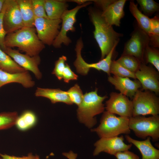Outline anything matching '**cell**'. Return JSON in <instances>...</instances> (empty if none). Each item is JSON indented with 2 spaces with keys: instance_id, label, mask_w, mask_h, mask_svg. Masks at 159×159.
Segmentation results:
<instances>
[{
  "instance_id": "cell-1",
  "label": "cell",
  "mask_w": 159,
  "mask_h": 159,
  "mask_svg": "<svg viewBox=\"0 0 159 159\" xmlns=\"http://www.w3.org/2000/svg\"><path fill=\"white\" fill-rule=\"evenodd\" d=\"M89 13L95 27L94 37L100 49L102 59L117 44L122 34L115 31L112 26L107 23L102 16L101 11L90 9Z\"/></svg>"
},
{
  "instance_id": "cell-2",
  "label": "cell",
  "mask_w": 159,
  "mask_h": 159,
  "mask_svg": "<svg viewBox=\"0 0 159 159\" xmlns=\"http://www.w3.org/2000/svg\"><path fill=\"white\" fill-rule=\"evenodd\" d=\"M6 47H17L19 51L31 57L39 55L45 48L39 39L34 27H23L7 34L4 41Z\"/></svg>"
},
{
  "instance_id": "cell-3",
  "label": "cell",
  "mask_w": 159,
  "mask_h": 159,
  "mask_svg": "<svg viewBox=\"0 0 159 159\" xmlns=\"http://www.w3.org/2000/svg\"><path fill=\"white\" fill-rule=\"evenodd\" d=\"M97 94V89L84 95L82 100L78 106L77 116L80 122L91 128L97 123L95 116L104 112L105 107L103 102L107 97Z\"/></svg>"
},
{
  "instance_id": "cell-4",
  "label": "cell",
  "mask_w": 159,
  "mask_h": 159,
  "mask_svg": "<svg viewBox=\"0 0 159 159\" xmlns=\"http://www.w3.org/2000/svg\"><path fill=\"white\" fill-rule=\"evenodd\" d=\"M129 117H117L107 111L103 112L100 124L97 128L92 129L100 138L118 136L121 134L130 133Z\"/></svg>"
},
{
  "instance_id": "cell-5",
  "label": "cell",
  "mask_w": 159,
  "mask_h": 159,
  "mask_svg": "<svg viewBox=\"0 0 159 159\" xmlns=\"http://www.w3.org/2000/svg\"><path fill=\"white\" fill-rule=\"evenodd\" d=\"M129 127L135 135L145 139L151 137L154 142L159 139V116L158 115L149 117L138 115L129 118Z\"/></svg>"
},
{
  "instance_id": "cell-6",
  "label": "cell",
  "mask_w": 159,
  "mask_h": 159,
  "mask_svg": "<svg viewBox=\"0 0 159 159\" xmlns=\"http://www.w3.org/2000/svg\"><path fill=\"white\" fill-rule=\"evenodd\" d=\"M132 101L133 106L132 116L148 115H156L159 113L158 98L152 92L138 90Z\"/></svg>"
},
{
  "instance_id": "cell-7",
  "label": "cell",
  "mask_w": 159,
  "mask_h": 159,
  "mask_svg": "<svg viewBox=\"0 0 159 159\" xmlns=\"http://www.w3.org/2000/svg\"><path fill=\"white\" fill-rule=\"evenodd\" d=\"M91 2L90 0L85 4L78 5L73 9L67 10L65 11L61 18L62 24L59 32L52 44L54 48H60L62 44L68 46L71 43V41L67 34L69 31L73 32L75 31L74 25L76 21V14L80 9L90 5Z\"/></svg>"
},
{
  "instance_id": "cell-8",
  "label": "cell",
  "mask_w": 159,
  "mask_h": 159,
  "mask_svg": "<svg viewBox=\"0 0 159 159\" xmlns=\"http://www.w3.org/2000/svg\"><path fill=\"white\" fill-rule=\"evenodd\" d=\"M62 21L61 19L35 17L34 27L38 38L44 44L52 45L59 32Z\"/></svg>"
},
{
  "instance_id": "cell-9",
  "label": "cell",
  "mask_w": 159,
  "mask_h": 159,
  "mask_svg": "<svg viewBox=\"0 0 159 159\" xmlns=\"http://www.w3.org/2000/svg\"><path fill=\"white\" fill-rule=\"evenodd\" d=\"M102 9L101 15L109 24L119 26L125 15L126 0H92Z\"/></svg>"
},
{
  "instance_id": "cell-10",
  "label": "cell",
  "mask_w": 159,
  "mask_h": 159,
  "mask_svg": "<svg viewBox=\"0 0 159 159\" xmlns=\"http://www.w3.org/2000/svg\"><path fill=\"white\" fill-rule=\"evenodd\" d=\"M149 41L148 35L138 25L125 43L123 54L134 56L143 63L145 51Z\"/></svg>"
},
{
  "instance_id": "cell-11",
  "label": "cell",
  "mask_w": 159,
  "mask_h": 159,
  "mask_svg": "<svg viewBox=\"0 0 159 159\" xmlns=\"http://www.w3.org/2000/svg\"><path fill=\"white\" fill-rule=\"evenodd\" d=\"M1 11L3 13V26L7 34L24 27L16 0H5Z\"/></svg>"
},
{
  "instance_id": "cell-12",
  "label": "cell",
  "mask_w": 159,
  "mask_h": 159,
  "mask_svg": "<svg viewBox=\"0 0 159 159\" xmlns=\"http://www.w3.org/2000/svg\"><path fill=\"white\" fill-rule=\"evenodd\" d=\"M106 105L107 111L110 113L129 118L132 116V100L120 93L111 92L110 98L106 102Z\"/></svg>"
},
{
  "instance_id": "cell-13",
  "label": "cell",
  "mask_w": 159,
  "mask_h": 159,
  "mask_svg": "<svg viewBox=\"0 0 159 159\" xmlns=\"http://www.w3.org/2000/svg\"><path fill=\"white\" fill-rule=\"evenodd\" d=\"M4 52L18 65L27 71L32 72L37 79L39 80L42 78V74L39 68L41 61L39 55L31 57L21 53L19 50L7 47Z\"/></svg>"
},
{
  "instance_id": "cell-14",
  "label": "cell",
  "mask_w": 159,
  "mask_h": 159,
  "mask_svg": "<svg viewBox=\"0 0 159 159\" xmlns=\"http://www.w3.org/2000/svg\"><path fill=\"white\" fill-rule=\"evenodd\" d=\"M124 140L122 135L120 137L100 138L94 144L95 148L93 155H97L101 152H104L114 155L117 153L128 150L131 148L132 144H126Z\"/></svg>"
},
{
  "instance_id": "cell-15",
  "label": "cell",
  "mask_w": 159,
  "mask_h": 159,
  "mask_svg": "<svg viewBox=\"0 0 159 159\" xmlns=\"http://www.w3.org/2000/svg\"><path fill=\"white\" fill-rule=\"evenodd\" d=\"M135 75L136 78L140 83L143 90L158 94L159 76L154 69L141 62Z\"/></svg>"
},
{
  "instance_id": "cell-16",
  "label": "cell",
  "mask_w": 159,
  "mask_h": 159,
  "mask_svg": "<svg viewBox=\"0 0 159 159\" xmlns=\"http://www.w3.org/2000/svg\"><path fill=\"white\" fill-rule=\"evenodd\" d=\"M108 80L120 93L131 99H132L139 89L142 87L138 80H132L128 77L113 76L109 77Z\"/></svg>"
},
{
  "instance_id": "cell-17",
  "label": "cell",
  "mask_w": 159,
  "mask_h": 159,
  "mask_svg": "<svg viewBox=\"0 0 159 159\" xmlns=\"http://www.w3.org/2000/svg\"><path fill=\"white\" fill-rule=\"evenodd\" d=\"M13 82L19 83L26 88L32 87L35 85V82L28 71L11 73L0 69V88L5 85Z\"/></svg>"
},
{
  "instance_id": "cell-18",
  "label": "cell",
  "mask_w": 159,
  "mask_h": 159,
  "mask_svg": "<svg viewBox=\"0 0 159 159\" xmlns=\"http://www.w3.org/2000/svg\"><path fill=\"white\" fill-rule=\"evenodd\" d=\"M125 137L128 143L134 145L139 150L142 159H159V150L153 145L150 137H148L144 140L139 141L133 139L128 135Z\"/></svg>"
},
{
  "instance_id": "cell-19",
  "label": "cell",
  "mask_w": 159,
  "mask_h": 159,
  "mask_svg": "<svg viewBox=\"0 0 159 159\" xmlns=\"http://www.w3.org/2000/svg\"><path fill=\"white\" fill-rule=\"evenodd\" d=\"M34 95L36 97L47 98L49 99L53 104L58 102H62L68 105L73 104L67 92L62 90L59 89L44 88L37 87Z\"/></svg>"
},
{
  "instance_id": "cell-20",
  "label": "cell",
  "mask_w": 159,
  "mask_h": 159,
  "mask_svg": "<svg viewBox=\"0 0 159 159\" xmlns=\"http://www.w3.org/2000/svg\"><path fill=\"white\" fill-rule=\"evenodd\" d=\"M45 10L48 18L51 19H61L68 5L66 1L44 0Z\"/></svg>"
},
{
  "instance_id": "cell-21",
  "label": "cell",
  "mask_w": 159,
  "mask_h": 159,
  "mask_svg": "<svg viewBox=\"0 0 159 159\" xmlns=\"http://www.w3.org/2000/svg\"><path fill=\"white\" fill-rule=\"evenodd\" d=\"M16 0L21 14L24 27H34L35 16L32 0Z\"/></svg>"
},
{
  "instance_id": "cell-22",
  "label": "cell",
  "mask_w": 159,
  "mask_h": 159,
  "mask_svg": "<svg viewBox=\"0 0 159 159\" xmlns=\"http://www.w3.org/2000/svg\"><path fill=\"white\" fill-rule=\"evenodd\" d=\"M129 10L135 18L138 26L148 35L150 31V19L139 10L133 1H130Z\"/></svg>"
},
{
  "instance_id": "cell-23",
  "label": "cell",
  "mask_w": 159,
  "mask_h": 159,
  "mask_svg": "<svg viewBox=\"0 0 159 159\" xmlns=\"http://www.w3.org/2000/svg\"><path fill=\"white\" fill-rule=\"evenodd\" d=\"M0 69L5 72L15 73L27 70L22 67L0 48Z\"/></svg>"
},
{
  "instance_id": "cell-24",
  "label": "cell",
  "mask_w": 159,
  "mask_h": 159,
  "mask_svg": "<svg viewBox=\"0 0 159 159\" xmlns=\"http://www.w3.org/2000/svg\"><path fill=\"white\" fill-rule=\"evenodd\" d=\"M37 121L36 116L33 112L26 110L18 116L15 125L19 130L25 131L33 127L36 124Z\"/></svg>"
},
{
  "instance_id": "cell-25",
  "label": "cell",
  "mask_w": 159,
  "mask_h": 159,
  "mask_svg": "<svg viewBox=\"0 0 159 159\" xmlns=\"http://www.w3.org/2000/svg\"><path fill=\"white\" fill-rule=\"evenodd\" d=\"M116 61L128 70L134 73L139 69L141 63L134 56L123 54Z\"/></svg>"
},
{
  "instance_id": "cell-26",
  "label": "cell",
  "mask_w": 159,
  "mask_h": 159,
  "mask_svg": "<svg viewBox=\"0 0 159 159\" xmlns=\"http://www.w3.org/2000/svg\"><path fill=\"white\" fill-rule=\"evenodd\" d=\"M149 45L154 47L159 46V18L155 16L150 19V31L148 35Z\"/></svg>"
},
{
  "instance_id": "cell-27",
  "label": "cell",
  "mask_w": 159,
  "mask_h": 159,
  "mask_svg": "<svg viewBox=\"0 0 159 159\" xmlns=\"http://www.w3.org/2000/svg\"><path fill=\"white\" fill-rule=\"evenodd\" d=\"M18 116L16 112L0 113V130L9 128L15 125Z\"/></svg>"
},
{
  "instance_id": "cell-28",
  "label": "cell",
  "mask_w": 159,
  "mask_h": 159,
  "mask_svg": "<svg viewBox=\"0 0 159 159\" xmlns=\"http://www.w3.org/2000/svg\"><path fill=\"white\" fill-rule=\"evenodd\" d=\"M110 73L114 76L122 77L131 78L136 79L135 73L128 70L116 61L112 60L110 67Z\"/></svg>"
},
{
  "instance_id": "cell-29",
  "label": "cell",
  "mask_w": 159,
  "mask_h": 159,
  "mask_svg": "<svg viewBox=\"0 0 159 159\" xmlns=\"http://www.w3.org/2000/svg\"><path fill=\"white\" fill-rule=\"evenodd\" d=\"M145 61L153 65L159 72V53L158 51L155 47L148 45L146 48L144 52Z\"/></svg>"
},
{
  "instance_id": "cell-30",
  "label": "cell",
  "mask_w": 159,
  "mask_h": 159,
  "mask_svg": "<svg viewBox=\"0 0 159 159\" xmlns=\"http://www.w3.org/2000/svg\"><path fill=\"white\" fill-rule=\"evenodd\" d=\"M137 1L146 16L151 15L159 10V4L153 0H137Z\"/></svg>"
},
{
  "instance_id": "cell-31",
  "label": "cell",
  "mask_w": 159,
  "mask_h": 159,
  "mask_svg": "<svg viewBox=\"0 0 159 159\" xmlns=\"http://www.w3.org/2000/svg\"><path fill=\"white\" fill-rule=\"evenodd\" d=\"M66 92L72 103L78 106L81 103L84 95L79 85L76 84Z\"/></svg>"
},
{
  "instance_id": "cell-32",
  "label": "cell",
  "mask_w": 159,
  "mask_h": 159,
  "mask_svg": "<svg viewBox=\"0 0 159 159\" xmlns=\"http://www.w3.org/2000/svg\"><path fill=\"white\" fill-rule=\"evenodd\" d=\"M35 17L48 18L45 8L44 0H32Z\"/></svg>"
},
{
  "instance_id": "cell-33",
  "label": "cell",
  "mask_w": 159,
  "mask_h": 159,
  "mask_svg": "<svg viewBox=\"0 0 159 159\" xmlns=\"http://www.w3.org/2000/svg\"><path fill=\"white\" fill-rule=\"evenodd\" d=\"M67 57L62 56L55 62L54 67L52 74L54 75L59 80L62 79V74L65 66Z\"/></svg>"
},
{
  "instance_id": "cell-34",
  "label": "cell",
  "mask_w": 159,
  "mask_h": 159,
  "mask_svg": "<svg viewBox=\"0 0 159 159\" xmlns=\"http://www.w3.org/2000/svg\"><path fill=\"white\" fill-rule=\"evenodd\" d=\"M78 75L71 70L68 64L66 63L62 74V79L66 83H68L70 80L77 79Z\"/></svg>"
},
{
  "instance_id": "cell-35",
  "label": "cell",
  "mask_w": 159,
  "mask_h": 159,
  "mask_svg": "<svg viewBox=\"0 0 159 159\" xmlns=\"http://www.w3.org/2000/svg\"><path fill=\"white\" fill-rule=\"evenodd\" d=\"M114 155L117 159H140L138 155L129 150L117 153Z\"/></svg>"
},
{
  "instance_id": "cell-36",
  "label": "cell",
  "mask_w": 159,
  "mask_h": 159,
  "mask_svg": "<svg viewBox=\"0 0 159 159\" xmlns=\"http://www.w3.org/2000/svg\"><path fill=\"white\" fill-rule=\"evenodd\" d=\"M3 13L1 11L0 13V48L4 51L6 48L4 44V41L7 34L3 26Z\"/></svg>"
},
{
  "instance_id": "cell-37",
  "label": "cell",
  "mask_w": 159,
  "mask_h": 159,
  "mask_svg": "<svg viewBox=\"0 0 159 159\" xmlns=\"http://www.w3.org/2000/svg\"><path fill=\"white\" fill-rule=\"evenodd\" d=\"M0 159H39L38 155H34L32 153H30L26 156L21 157L11 156L6 154H2L0 153Z\"/></svg>"
},
{
  "instance_id": "cell-38",
  "label": "cell",
  "mask_w": 159,
  "mask_h": 159,
  "mask_svg": "<svg viewBox=\"0 0 159 159\" xmlns=\"http://www.w3.org/2000/svg\"><path fill=\"white\" fill-rule=\"evenodd\" d=\"M63 155L69 159H76L77 156V154L74 153L71 151L68 153H63ZM39 159H40L39 158Z\"/></svg>"
},
{
  "instance_id": "cell-39",
  "label": "cell",
  "mask_w": 159,
  "mask_h": 159,
  "mask_svg": "<svg viewBox=\"0 0 159 159\" xmlns=\"http://www.w3.org/2000/svg\"><path fill=\"white\" fill-rule=\"evenodd\" d=\"M69 1L74 2L77 3L79 5H80L85 4L90 0H72L68 1Z\"/></svg>"
},
{
  "instance_id": "cell-40",
  "label": "cell",
  "mask_w": 159,
  "mask_h": 159,
  "mask_svg": "<svg viewBox=\"0 0 159 159\" xmlns=\"http://www.w3.org/2000/svg\"><path fill=\"white\" fill-rule=\"evenodd\" d=\"M5 0H0V13L1 12Z\"/></svg>"
}]
</instances>
